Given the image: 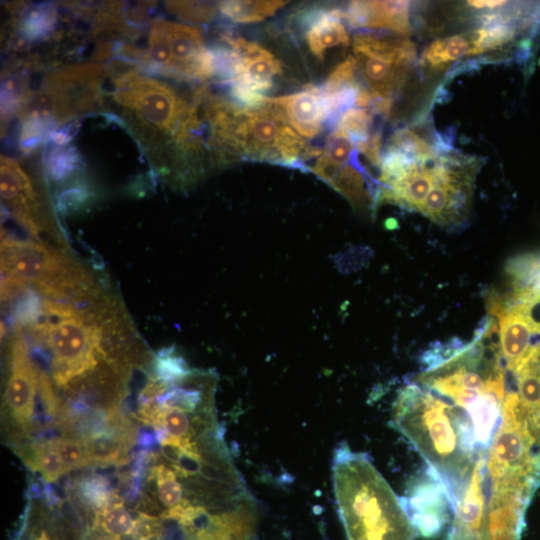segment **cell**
I'll return each mask as SVG.
<instances>
[{"instance_id": "83f0119b", "label": "cell", "mask_w": 540, "mask_h": 540, "mask_svg": "<svg viewBox=\"0 0 540 540\" xmlns=\"http://www.w3.org/2000/svg\"><path fill=\"white\" fill-rule=\"evenodd\" d=\"M23 95L21 82L14 77L6 80L2 85V111L5 114L10 113L19 103Z\"/></svg>"}, {"instance_id": "f1b7e54d", "label": "cell", "mask_w": 540, "mask_h": 540, "mask_svg": "<svg viewBox=\"0 0 540 540\" xmlns=\"http://www.w3.org/2000/svg\"><path fill=\"white\" fill-rule=\"evenodd\" d=\"M468 5L477 9H494L506 5V1H468Z\"/></svg>"}, {"instance_id": "603a6c76", "label": "cell", "mask_w": 540, "mask_h": 540, "mask_svg": "<svg viewBox=\"0 0 540 540\" xmlns=\"http://www.w3.org/2000/svg\"><path fill=\"white\" fill-rule=\"evenodd\" d=\"M166 7L174 15L198 23L211 21L216 15V7L207 2L172 1L166 2Z\"/></svg>"}, {"instance_id": "3957f363", "label": "cell", "mask_w": 540, "mask_h": 540, "mask_svg": "<svg viewBox=\"0 0 540 540\" xmlns=\"http://www.w3.org/2000/svg\"><path fill=\"white\" fill-rule=\"evenodd\" d=\"M1 276L42 297L80 302L105 289L85 266L56 246L2 232Z\"/></svg>"}, {"instance_id": "30bf717a", "label": "cell", "mask_w": 540, "mask_h": 540, "mask_svg": "<svg viewBox=\"0 0 540 540\" xmlns=\"http://www.w3.org/2000/svg\"><path fill=\"white\" fill-rule=\"evenodd\" d=\"M342 19L343 11L337 8L314 6L299 11L296 21L316 59L322 61L328 50L349 45V35Z\"/></svg>"}, {"instance_id": "7402d4cb", "label": "cell", "mask_w": 540, "mask_h": 540, "mask_svg": "<svg viewBox=\"0 0 540 540\" xmlns=\"http://www.w3.org/2000/svg\"><path fill=\"white\" fill-rule=\"evenodd\" d=\"M55 19V10L52 5L34 6L25 12L23 28L29 36H43L52 29Z\"/></svg>"}, {"instance_id": "4fadbf2b", "label": "cell", "mask_w": 540, "mask_h": 540, "mask_svg": "<svg viewBox=\"0 0 540 540\" xmlns=\"http://www.w3.org/2000/svg\"><path fill=\"white\" fill-rule=\"evenodd\" d=\"M496 317L500 323V348L506 369L514 370L540 340L536 341V335L515 305L504 307Z\"/></svg>"}, {"instance_id": "5b68a950", "label": "cell", "mask_w": 540, "mask_h": 540, "mask_svg": "<svg viewBox=\"0 0 540 540\" xmlns=\"http://www.w3.org/2000/svg\"><path fill=\"white\" fill-rule=\"evenodd\" d=\"M115 97L139 123L176 139L192 105L159 82L128 74L116 81Z\"/></svg>"}, {"instance_id": "9c48e42d", "label": "cell", "mask_w": 540, "mask_h": 540, "mask_svg": "<svg viewBox=\"0 0 540 540\" xmlns=\"http://www.w3.org/2000/svg\"><path fill=\"white\" fill-rule=\"evenodd\" d=\"M1 197L16 221L31 238L43 241V234L55 233L41 209L36 190L28 175L11 159L1 158Z\"/></svg>"}, {"instance_id": "ac0fdd59", "label": "cell", "mask_w": 540, "mask_h": 540, "mask_svg": "<svg viewBox=\"0 0 540 540\" xmlns=\"http://www.w3.org/2000/svg\"><path fill=\"white\" fill-rule=\"evenodd\" d=\"M150 476L155 480L158 498L167 510L194 505L184 496V489L177 474L168 465H154L150 470Z\"/></svg>"}, {"instance_id": "52a82bcc", "label": "cell", "mask_w": 540, "mask_h": 540, "mask_svg": "<svg viewBox=\"0 0 540 540\" xmlns=\"http://www.w3.org/2000/svg\"><path fill=\"white\" fill-rule=\"evenodd\" d=\"M399 499L414 529L423 537L438 536L453 518L450 494L439 475L428 465L409 480Z\"/></svg>"}, {"instance_id": "d4e9b609", "label": "cell", "mask_w": 540, "mask_h": 540, "mask_svg": "<svg viewBox=\"0 0 540 540\" xmlns=\"http://www.w3.org/2000/svg\"><path fill=\"white\" fill-rule=\"evenodd\" d=\"M511 305H515L522 313L533 334L540 336V291L508 306Z\"/></svg>"}, {"instance_id": "4316f807", "label": "cell", "mask_w": 540, "mask_h": 540, "mask_svg": "<svg viewBox=\"0 0 540 540\" xmlns=\"http://www.w3.org/2000/svg\"><path fill=\"white\" fill-rule=\"evenodd\" d=\"M77 158L70 151H55L49 158V171L55 180L65 177L75 166Z\"/></svg>"}, {"instance_id": "6da1fadb", "label": "cell", "mask_w": 540, "mask_h": 540, "mask_svg": "<svg viewBox=\"0 0 540 540\" xmlns=\"http://www.w3.org/2000/svg\"><path fill=\"white\" fill-rule=\"evenodd\" d=\"M333 488L348 540H415L400 499L367 455L341 445L333 458Z\"/></svg>"}, {"instance_id": "ffe728a7", "label": "cell", "mask_w": 540, "mask_h": 540, "mask_svg": "<svg viewBox=\"0 0 540 540\" xmlns=\"http://www.w3.org/2000/svg\"><path fill=\"white\" fill-rule=\"evenodd\" d=\"M192 370L172 348L159 351L153 359V375L170 386L181 383Z\"/></svg>"}, {"instance_id": "484cf974", "label": "cell", "mask_w": 540, "mask_h": 540, "mask_svg": "<svg viewBox=\"0 0 540 540\" xmlns=\"http://www.w3.org/2000/svg\"><path fill=\"white\" fill-rule=\"evenodd\" d=\"M162 534V526L158 518L140 512L135 520L132 536L135 540H159Z\"/></svg>"}, {"instance_id": "cb8c5ba5", "label": "cell", "mask_w": 540, "mask_h": 540, "mask_svg": "<svg viewBox=\"0 0 540 540\" xmlns=\"http://www.w3.org/2000/svg\"><path fill=\"white\" fill-rule=\"evenodd\" d=\"M52 442L63 462L70 470L90 465L84 443L80 439L63 436L53 438Z\"/></svg>"}, {"instance_id": "e0dca14e", "label": "cell", "mask_w": 540, "mask_h": 540, "mask_svg": "<svg viewBox=\"0 0 540 540\" xmlns=\"http://www.w3.org/2000/svg\"><path fill=\"white\" fill-rule=\"evenodd\" d=\"M285 1H222L218 7L220 12L237 23L262 21L282 8Z\"/></svg>"}, {"instance_id": "277c9868", "label": "cell", "mask_w": 540, "mask_h": 540, "mask_svg": "<svg viewBox=\"0 0 540 540\" xmlns=\"http://www.w3.org/2000/svg\"><path fill=\"white\" fill-rule=\"evenodd\" d=\"M353 52L373 97L372 108L389 115L415 57L414 44L406 38L360 33L353 38Z\"/></svg>"}, {"instance_id": "8fae6325", "label": "cell", "mask_w": 540, "mask_h": 540, "mask_svg": "<svg viewBox=\"0 0 540 540\" xmlns=\"http://www.w3.org/2000/svg\"><path fill=\"white\" fill-rule=\"evenodd\" d=\"M270 99L287 122L307 138L315 137L328 123L327 104L319 86H308L302 91Z\"/></svg>"}, {"instance_id": "f546056e", "label": "cell", "mask_w": 540, "mask_h": 540, "mask_svg": "<svg viewBox=\"0 0 540 540\" xmlns=\"http://www.w3.org/2000/svg\"><path fill=\"white\" fill-rule=\"evenodd\" d=\"M35 540H50V538L48 537L46 531H42Z\"/></svg>"}, {"instance_id": "7c38bea8", "label": "cell", "mask_w": 540, "mask_h": 540, "mask_svg": "<svg viewBox=\"0 0 540 540\" xmlns=\"http://www.w3.org/2000/svg\"><path fill=\"white\" fill-rule=\"evenodd\" d=\"M408 1H352L343 18L354 28H383L407 36L411 33Z\"/></svg>"}, {"instance_id": "ba28073f", "label": "cell", "mask_w": 540, "mask_h": 540, "mask_svg": "<svg viewBox=\"0 0 540 540\" xmlns=\"http://www.w3.org/2000/svg\"><path fill=\"white\" fill-rule=\"evenodd\" d=\"M225 44L239 55L236 72L230 86V94L237 104L257 107L265 103L263 93L274 85V78L282 72L281 62L262 46L242 37L223 36Z\"/></svg>"}, {"instance_id": "2e32d148", "label": "cell", "mask_w": 540, "mask_h": 540, "mask_svg": "<svg viewBox=\"0 0 540 540\" xmlns=\"http://www.w3.org/2000/svg\"><path fill=\"white\" fill-rule=\"evenodd\" d=\"M33 471H39L46 482H54L71 471L63 462L52 439L36 443L29 452L21 455Z\"/></svg>"}, {"instance_id": "8992f818", "label": "cell", "mask_w": 540, "mask_h": 540, "mask_svg": "<svg viewBox=\"0 0 540 540\" xmlns=\"http://www.w3.org/2000/svg\"><path fill=\"white\" fill-rule=\"evenodd\" d=\"M40 368L30 356L24 330L13 324L9 342V374L5 385L4 406L12 423L21 432L34 428L33 413L39 386Z\"/></svg>"}, {"instance_id": "44dd1931", "label": "cell", "mask_w": 540, "mask_h": 540, "mask_svg": "<svg viewBox=\"0 0 540 540\" xmlns=\"http://www.w3.org/2000/svg\"><path fill=\"white\" fill-rule=\"evenodd\" d=\"M373 114L365 108H351L335 123V128L346 132L356 143L367 141L372 131Z\"/></svg>"}, {"instance_id": "5bb4252c", "label": "cell", "mask_w": 540, "mask_h": 540, "mask_svg": "<svg viewBox=\"0 0 540 540\" xmlns=\"http://www.w3.org/2000/svg\"><path fill=\"white\" fill-rule=\"evenodd\" d=\"M95 525L108 540H122L124 536L132 535L135 520L115 491L108 505L96 512Z\"/></svg>"}, {"instance_id": "d6986e66", "label": "cell", "mask_w": 540, "mask_h": 540, "mask_svg": "<svg viewBox=\"0 0 540 540\" xmlns=\"http://www.w3.org/2000/svg\"><path fill=\"white\" fill-rule=\"evenodd\" d=\"M75 489L78 499L96 512L108 505L115 492L109 480L97 474L79 479Z\"/></svg>"}, {"instance_id": "7a4b0ae2", "label": "cell", "mask_w": 540, "mask_h": 540, "mask_svg": "<svg viewBox=\"0 0 540 540\" xmlns=\"http://www.w3.org/2000/svg\"><path fill=\"white\" fill-rule=\"evenodd\" d=\"M207 115L221 159L242 158L302 168L309 148L269 97L252 108L214 100Z\"/></svg>"}, {"instance_id": "9a60e30c", "label": "cell", "mask_w": 540, "mask_h": 540, "mask_svg": "<svg viewBox=\"0 0 540 540\" xmlns=\"http://www.w3.org/2000/svg\"><path fill=\"white\" fill-rule=\"evenodd\" d=\"M467 55H471L470 37L456 35L432 42L423 53V62L432 70H441Z\"/></svg>"}]
</instances>
